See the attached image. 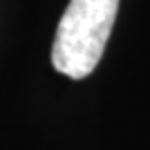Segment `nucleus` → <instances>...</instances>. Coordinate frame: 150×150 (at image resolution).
I'll list each match as a JSON object with an SVG mask.
<instances>
[{
	"mask_svg": "<svg viewBox=\"0 0 150 150\" xmlns=\"http://www.w3.org/2000/svg\"><path fill=\"white\" fill-rule=\"evenodd\" d=\"M119 0H69L58 23L52 65L69 79H85L99 65L117 18Z\"/></svg>",
	"mask_w": 150,
	"mask_h": 150,
	"instance_id": "f257e3e1",
	"label": "nucleus"
}]
</instances>
